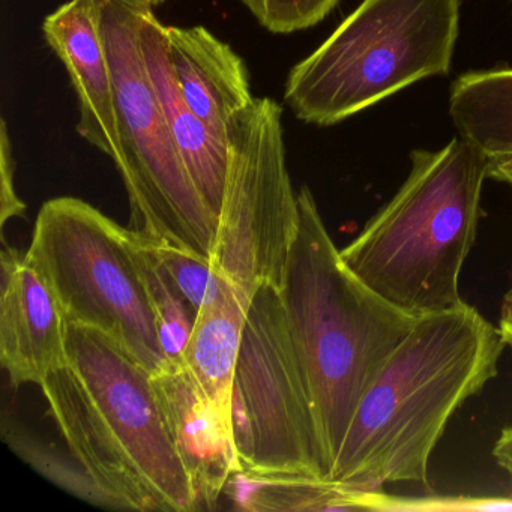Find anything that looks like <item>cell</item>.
Returning <instances> with one entry per match:
<instances>
[{
	"label": "cell",
	"mask_w": 512,
	"mask_h": 512,
	"mask_svg": "<svg viewBox=\"0 0 512 512\" xmlns=\"http://www.w3.org/2000/svg\"><path fill=\"white\" fill-rule=\"evenodd\" d=\"M101 29L115 88L121 173L131 208V229L212 260L217 221L181 152L146 70L142 0H100Z\"/></svg>",
	"instance_id": "obj_7"
},
{
	"label": "cell",
	"mask_w": 512,
	"mask_h": 512,
	"mask_svg": "<svg viewBox=\"0 0 512 512\" xmlns=\"http://www.w3.org/2000/svg\"><path fill=\"white\" fill-rule=\"evenodd\" d=\"M266 31L290 35L314 28L340 0H239Z\"/></svg>",
	"instance_id": "obj_21"
},
{
	"label": "cell",
	"mask_w": 512,
	"mask_h": 512,
	"mask_svg": "<svg viewBox=\"0 0 512 512\" xmlns=\"http://www.w3.org/2000/svg\"><path fill=\"white\" fill-rule=\"evenodd\" d=\"M16 161L13 155V142L8 133L5 118L0 121V226L5 227L11 218L25 217L26 205L17 196L14 185Z\"/></svg>",
	"instance_id": "obj_23"
},
{
	"label": "cell",
	"mask_w": 512,
	"mask_h": 512,
	"mask_svg": "<svg viewBox=\"0 0 512 512\" xmlns=\"http://www.w3.org/2000/svg\"><path fill=\"white\" fill-rule=\"evenodd\" d=\"M449 116L487 157L512 151V68L472 71L452 83Z\"/></svg>",
	"instance_id": "obj_16"
},
{
	"label": "cell",
	"mask_w": 512,
	"mask_h": 512,
	"mask_svg": "<svg viewBox=\"0 0 512 512\" xmlns=\"http://www.w3.org/2000/svg\"><path fill=\"white\" fill-rule=\"evenodd\" d=\"M364 511H512V496H389L383 490L367 491Z\"/></svg>",
	"instance_id": "obj_22"
},
{
	"label": "cell",
	"mask_w": 512,
	"mask_h": 512,
	"mask_svg": "<svg viewBox=\"0 0 512 512\" xmlns=\"http://www.w3.org/2000/svg\"><path fill=\"white\" fill-rule=\"evenodd\" d=\"M230 428L241 475L329 479L316 410L275 286L260 287L251 299Z\"/></svg>",
	"instance_id": "obj_8"
},
{
	"label": "cell",
	"mask_w": 512,
	"mask_h": 512,
	"mask_svg": "<svg viewBox=\"0 0 512 512\" xmlns=\"http://www.w3.org/2000/svg\"><path fill=\"white\" fill-rule=\"evenodd\" d=\"M170 64L185 101L215 133L227 137L233 116L250 106V73L232 46L203 26H166Z\"/></svg>",
	"instance_id": "obj_14"
},
{
	"label": "cell",
	"mask_w": 512,
	"mask_h": 512,
	"mask_svg": "<svg viewBox=\"0 0 512 512\" xmlns=\"http://www.w3.org/2000/svg\"><path fill=\"white\" fill-rule=\"evenodd\" d=\"M499 328L463 304L416 317L365 389L331 481L352 491L428 484V466L446 425L499 373Z\"/></svg>",
	"instance_id": "obj_1"
},
{
	"label": "cell",
	"mask_w": 512,
	"mask_h": 512,
	"mask_svg": "<svg viewBox=\"0 0 512 512\" xmlns=\"http://www.w3.org/2000/svg\"><path fill=\"white\" fill-rule=\"evenodd\" d=\"M461 0H362L287 76L284 101L332 127L452 67Z\"/></svg>",
	"instance_id": "obj_5"
},
{
	"label": "cell",
	"mask_w": 512,
	"mask_h": 512,
	"mask_svg": "<svg viewBox=\"0 0 512 512\" xmlns=\"http://www.w3.org/2000/svg\"><path fill=\"white\" fill-rule=\"evenodd\" d=\"M0 362L13 385L41 386L67 361L68 322L28 253L2 251Z\"/></svg>",
	"instance_id": "obj_10"
},
{
	"label": "cell",
	"mask_w": 512,
	"mask_h": 512,
	"mask_svg": "<svg viewBox=\"0 0 512 512\" xmlns=\"http://www.w3.org/2000/svg\"><path fill=\"white\" fill-rule=\"evenodd\" d=\"M487 155L463 137L410 152L400 190L341 251L350 271L413 316L463 304L460 275L476 241Z\"/></svg>",
	"instance_id": "obj_4"
},
{
	"label": "cell",
	"mask_w": 512,
	"mask_h": 512,
	"mask_svg": "<svg viewBox=\"0 0 512 512\" xmlns=\"http://www.w3.org/2000/svg\"><path fill=\"white\" fill-rule=\"evenodd\" d=\"M245 511H361V493L331 479L256 478L236 473L229 482Z\"/></svg>",
	"instance_id": "obj_17"
},
{
	"label": "cell",
	"mask_w": 512,
	"mask_h": 512,
	"mask_svg": "<svg viewBox=\"0 0 512 512\" xmlns=\"http://www.w3.org/2000/svg\"><path fill=\"white\" fill-rule=\"evenodd\" d=\"M298 211L280 295L332 470L365 389L416 316L350 271L308 187L298 193Z\"/></svg>",
	"instance_id": "obj_3"
},
{
	"label": "cell",
	"mask_w": 512,
	"mask_h": 512,
	"mask_svg": "<svg viewBox=\"0 0 512 512\" xmlns=\"http://www.w3.org/2000/svg\"><path fill=\"white\" fill-rule=\"evenodd\" d=\"M44 38L67 68L79 100L77 133L109 155L122 160L115 88L101 29L100 0H68L44 19Z\"/></svg>",
	"instance_id": "obj_11"
},
{
	"label": "cell",
	"mask_w": 512,
	"mask_h": 512,
	"mask_svg": "<svg viewBox=\"0 0 512 512\" xmlns=\"http://www.w3.org/2000/svg\"><path fill=\"white\" fill-rule=\"evenodd\" d=\"M41 389L68 452L113 509L199 511L154 377L115 341L68 323L67 361Z\"/></svg>",
	"instance_id": "obj_2"
},
{
	"label": "cell",
	"mask_w": 512,
	"mask_h": 512,
	"mask_svg": "<svg viewBox=\"0 0 512 512\" xmlns=\"http://www.w3.org/2000/svg\"><path fill=\"white\" fill-rule=\"evenodd\" d=\"M499 329L502 332L506 346L512 347V292L506 296L505 302H503Z\"/></svg>",
	"instance_id": "obj_26"
},
{
	"label": "cell",
	"mask_w": 512,
	"mask_h": 512,
	"mask_svg": "<svg viewBox=\"0 0 512 512\" xmlns=\"http://www.w3.org/2000/svg\"><path fill=\"white\" fill-rule=\"evenodd\" d=\"M142 2L148 4L149 7L155 8L158 7V5H163L166 0H142Z\"/></svg>",
	"instance_id": "obj_27"
},
{
	"label": "cell",
	"mask_w": 512,
	"mask_h": 512,
	"mask_svg": "<svg viewBox=\"0 0 512 512\" xmlns=\"http://www.w3.org/2000/svg\"><path fill=\"white\" fill-rule=\"evenodd\" d=\"M26 253L68 323L106 335L152 376L169 367L131 229L58 197L40 209Z\"/></svg>",
	"instance_id": "obj_6"
},
{
	"label": "cell",
	"mask_w": 512,
	"mask_h": 512,
	"mask_svg": "<svg viewBox=\"0 0 512 512\" xmlns=\"http://www.w3.org/2000/svg\"><path fill=\"white\" fill-rule=\"evenodd\" d=\"M7 442L11 448L28 461L34 469H37L41 475L46 476L53 484L59 485L62 490L68 491L73 496L91 503V505L101 506V508L113 509L109 497L100 490L97 484L92 481L91 476L80 467V464L68 455L62 454L52 445L41 443L26 433L13 430L10 434L5 433Z\"/></svg>",
	"instance_id": "obj_19"
},
{
	"label": "cell",
	"mask_w": 512,
	"mask_h": 512,
	"mask_svg": "<svg viewBox=\"0 0 512 512\" xmlns=\"http://www.w3.org/2000/svg\"><path fill=\"white\" fill-rule=\"evenodd\" d=\"M140 32L146 70L170 133L194 187L218 223L229 167L227 137L211 130L185 101L170 64L166 25L155 16L154 8L146 7L143 11Z\"/></svg>",
	"instance_id": "obj_13"
},
{
	"label": "cell",
	"mask_w": 512,
	"mask_h": 512,
	"mask_svg": "<svg viewBox=\"0 0 512 512\" xmlns=\"http://www.w3.org/2000/svg\"><path fill=\"white\" fill-rule=\"evenodd\" d=\"M146 236L158 262L176 289L184 296L194 313L199 314L200 308L211 298L220 283V275L212 268L211 260L161 239Z\"/></svg>",
	"instance_id": "obj_20"
},
{
	"label": "cell",
	"mask_w": 512,
	"mask_h": 512,
	"mask_svg": "<svg viewBox=\"0 0 512 512\" xmlns=\"http://www.w3.org/2000/svg\"><path fill=\"white\" fill-rule=\"evenodd\" d=\"M152 377L170 437L190 475L199 509L212 508L238 473L230 422L182 362L170 364Z\"/></svg>",
	"instance_id": "obj_12"
},
{
	"label": "cell",
	"mask_w": 512,
	"mask_h": 512,
	"mask_svg": "<svg viewBox=\"0 0 512 512\" xmlns=\"http://www.w3.org/2000/svg\"><path fill=\"white\" fill-rule=\"evenodd\" d=\"M488 161V178L512 185V151L505 154L490 155Z\"/></svg>",
	"instance_id": "obj_24"
},
{
	"label": "cell",
	"mask_w": 512,
	"mask_h": 512,
	"mask_svg": "<svg viewBox=\"0 0 512 512\" xmlns=\"http://www.w3.org/2000/svg\"><path fill=\"white\" fill-rule=\"evenodd\" d=\"M493 457L496 463L512 476V425L506 427L494 443Z\"/></svg>",
	"instance_id": "obj_25"
},
{
	"label": "cell",
	"mask_w": 512,
	"mask_h": 512,
	"mask_svg": "<svg viewBox=\"0 0 512 512\" xmlns=\"http://www.w3.org/2000/svg\"><path fill=\"white\" fill-rule=\"evenodd\" d=\"M251 299L220 275L217 289L197 314L182 356V364L229 422L233 377Z\"/></svg>",
	"instance_id": "obj_15"
},
{
	"label": "cell",
	"mask_w": 512,
	"mask_h": 512,
	"mask_svg": "<svg viewBox=\"0 0 512 512\" xmlns=\"http://www.w3.org/2000/svg\"><path fill=\"white\" fill-rule=\"evenodd\" d=\"M227 142L229 167L211 265L253 298L262 286L280 289L298 232L283 107L272 98H254L229 122Z\"/></svg>",
	"instance_id": "obj_9"
},
{
	"label": "cell",
	"mask_w": 512,
	"mask_h": 512,
	"mask_svg": "<svg viewBox=\"0 0 512 512\" xmlns=\"http://www.w3.org/2000/svg\"><path fill=\"white\" fill-rule=\"evenodd\" d=\"M131 233L139 254L143 280L151 299L164 353L169 364H179L190 340L197 314L158 262L148 236L133 229Z\"/></svg>",
	"instance_id": "obj_18"
}]
</instances>
